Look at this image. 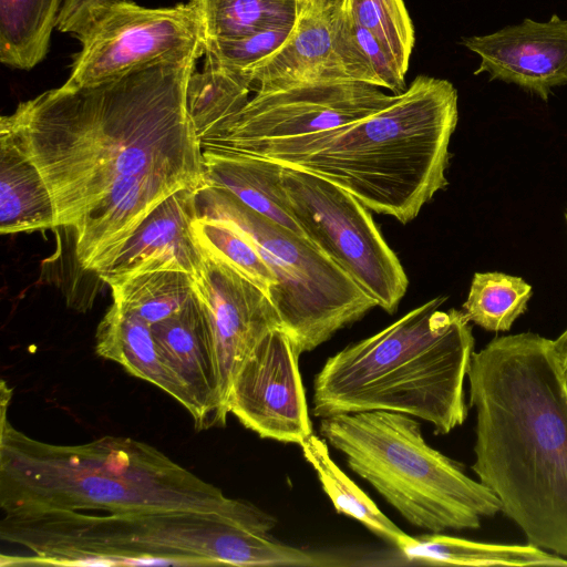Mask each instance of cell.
Segmentation results:
<instances>
[{
  "label": "cell",
  "instance_id": "cell-1",
  "mask_svg": "<svg viewBox=\"0 0 567 567\" xmlns=\"http://www.w3.org/2000/svg\"><path fill=\"white\" fill-rule=\"evenodd\" d=\"M197 63L159 64L93 86L61 85L1 117L47 183L58 227L73 229L101 199L133 182L175 189L205 184L187 105Z\"/></svg>",
  "mask_w": 567,
  "mask_h": 567
},
{
  "label": "cell",
  "instance_id": "cell-2",
  "mask_svg": "<svg viewBox=\"0 0 567 567\" xmlns=\"http://www.w3.org/2000/svg\"><path fill=\"white\" fill-rule=\"evenodd\" d=\"M478 481L527 543L567 558V377L553 340L497 337L473 353Z\"/></svg>",
  "mask_w": 567,
  "mask_h": 567
},
{
  "label": "cell",
  "instance_id": "cell-3",
  "mask_svg": "<svg viewBox=\"0 0 567 567\" xmlns=\"http://www.w3.org/2000/svg\"><path fill=\"white\" fill-rule=\"evenodd\" d=\"M457 118L454 85L417 75L391 104L358 122L226 148L315 173L369 210L408 224L447 185L449 145Z\"/></svg>",
  "mask_w": 567,
  "mask_h": 567
},
{
  "label": "cell",
  "instance_id": "cell-4",
  "mask_svg": "<svg viewBox=\"0 0 567 567\" xmlns=\"http://www.w3.org/2000/svg\"><path fill=\"white\" fill-rule=\"evenodd\" d=\"M446 299L433 298L327 359L313 379L311 413L399 412L431 423L435 434L462 425L475 340L464 311L440 309Z\"/></svg>",
  "mask_w": 567,
  "mask_h": 567
},
{
  "label": "cell",
  "instance_id": "cell-5",
  "mask_svg": "<svg viewBox=\"0 0 567 567\" xmlns=\"http://www.w3.org/2000/svg\"><path fill=\"white\" fill-rule=\"evenodd\" d=\"M230 498L128 437L54 445L17 431L2 413L0 505L6 514L62 511H216Z\"/></svg>",
  "mask_w": 567,
  "mask_h": 567
},
{
  "label": "cell",
  "instance_id": "cell-6",
  "mask_svg": "<svg viewBox=\"0 0 567 567\" xmlns=\"http://www.w3.org/2000/svg\"><path fill=\"white\" fill-rule=\"evenodd\" d=\"M268 516L243 499L216 511L14 514L3 538L33 553L32 564L257 566L268 547Z\"/></svg>",
  "mask_w": 567,
  "mask_h": 567
},
{
  "label": "cell",
  "instance_id": "cell-7",
  "mask_svg": "<svg viewBox=\"0 0 567 567\" xmlns=\"http://www.w3.org/2000/svg\"><path fill=\"white\" fill-rule=\"evenodd\" d=\"M321 436L346 456L411 525L430 533L476 529L502 512L496 495L461 464L430 446L420 423L391 411L337 414L320 421Z\"/></svg>",
  "mask_w": 567,
  "mask_h": 567
},
{
  "label": "cell",
  "instance_id": "cell-8",
  "mask_svg": "<svg viewBox=\"0 0 567 567\" xmlns=\"http://www.w3.org/2000/svg\"><path fill=\"white\" fill-rule=\"evenodd\" d=\"M196 206L198 216L233 223L257 247L277 280L269 298L299 354L378 307L307 237L259 214L228 190L204 184L197 189Z\"/></svg>",
  "mask_w": 567,
  "mask_h": 567
},
{
  "label": "cell",
  "instance_id": "cell-9",
  "mask_svg": "<svg viewBox=\"0 0 567 567\" xmlns=\"http://www.w3.org/2000/svg\"><path fill=\"white\" fill-rule=\"evenodd\" d=\"M290 213L305 236L378 307L393 313L409 280L370 210L352 194L315 173L282 165Z\"/></svg>",
  "mask_w": 567,
  "mask_h": 567
},
{
  "label": "cell",
  "instance_id": "cell-10",
  "mask_svg": "<svg viewBox=\"0 0 567 567\" xmlns=\"http://www.w3.org/2000/svg\"><path fill=\"white\" fill-rule=\"evenodd\" d=\"M76 38L81 50L62 84L66 89L111 82L159 64L200 59L205 53L204 27L189 1L147 8L114 0Z\"/></svg>",
  "mask_w": 567,
  "mask_h": 567
},
{
  "label": "cell",
  "instance_id": "cell-11",
  "mask_svg": "<svg viewBox=\"0 0 567 567\" xmlns=\"http://www.w3.org/2000/svg\"><path fill=\"white\" fill-rule=\"evenodd\" d=\"M396 95L354 81L292 82L257 86L245 106L208 146L302 137L344 126L384 109Z\"/></svg>",
  "mask_w": 567,
  "mask_h": 567
},
{
  "label": "cell",
  "instance_id": "cell-12",
  "mask_svg": "<svg viewBox=\"0 0 567 567\" xmlns=\"http://www.w3.org/2000/svg\"><path fill=\"white\" fill-rule=\"evenodd\" d=\"M244 74L256 87L309 81H354L380 87L354 39L349 0L299 4L284 43Z\"/></svg>",
  "mask_w": 567,
  "mask_h": 567
},
{
  "label": "cell",
  "instance_id": "cell-13",
  "mask_svg": "<svg viewBox=\"0 0 567 567\" xmlns=\"http://www.w3.org/2000/svg\"><path fill=\"white\" fill-rule=\"evenodd\" d=\"M299 357L282 328L270 331L236 372L228 413L262 439L299 445L312 433Z\"/></svg>",
  "mask_w": 567,
  "mask_h": 567
},
{
  "label": "cell",
  "instance_id": "cell-14",
  "mask_svg": "<svg viewBox=\"0 0 567 567\" xmlns=\"http://www.w3.org/2000/svg\"><path fill=\"white\" fill-rule=\"evenodd\" d=\"M203 250V267L193 276L194 291L208 316L227 406L231 381L244 360L270 331L282 326L262 289L220 258Z\"/></svg>",
  "mask_w": 567,
  "mask_h": 567
},
{
  "label": "cell",
  "instance_id": "cell-15",
  "mask_svg": "<svg viewBox=\"0 0 567 567\" xmlns=\"http://www.w3.org/2000/svg\"><path fill=\"white\" fill-rule=\"evenodd\" d=\"M481 58L474 74L514 83L546 101L551 89L567 83V20L553 16L547 22L525 19L486 35L462 40Z\"/></svg>",
  "mask_w": 567,
  "mask_h": 567
},
{
  "label": "cell",
  "instance_id": "cell-16",
  "mask_svg": "<svg viewBox=\"0 0 567 567\" xmlns=\"http://www.w3.org/2000/svg\"><path fill=\"white\" fill-rule=\"evenodd\" d=\"M152 331L164 360L190 398L196 429L225 425L228 411L214 336L195 291L182 310L152 324Z\"/></svg>",
  "mask_w": 567,
  "mask_h": 567
},
{
  "label": "cell",
  "instance_id": "cell-17",
  "mask_svg": "<svg viewBox=\"0 0 567 567\" xmlns=\"http://www.w3.org/2000/svg\"><path fill=\"white\" fill-rule=\"evenodd\" d=\"M198 188L179 189L161 202L140 224L111 265L99 272L109 281L152 270H179L196 275L205 252L193 228Z\"/></svg>",
  "mask_w": 567,
  "mask_h": 567
},
{
  "label": "cell",
  "instance_id": "cell-18",
  "mask_svg": "<svg viewBox=\"0 0 567 567\" xmlns=\"http://www.w3.org/2000/svg\"><path fill=\"white\" fill-rule=\"evenodd\" d=\"M203 157L205 184L228 190L259 214L305 236L289 209L282 164L218 146L204 147Z\"/></svg>",
  "mask_w": 567,
  "mask_h": 567
},
{
  "label": "cell",
  "instance_id": "cell-19",
  "mask_svg": "<svg viewBox=\"0 0 567 567\" xmlns=\"http://www.w3.org/2000/svg\"><path fill=\"white\" fill-rule=\"evenodd\" d=\"M95 351L130 374L156 385L190 414V398L164 360L152 326L135 312L113 301L97 326Z\"/></svg>",
  "mask_w": 567,
  "mask_h": 567
},
{
  "label": "cell",
  "instance_id": "cell-20",
  "mask_svg": "<svg viewBox=\"0 0 567 567\" xmlns=\"http://www.w3.org/2000/svg\"><path fill=\"white\" fill-rule=\"evenodd\" d=\"M55 227L56 212L47 183L13 135L0 126L1 234L31 233Z\"/></svg>",
  "mask_w": 567,
  "mask_h": 567
},
{
  "label": "cell",
  "instance_id": "cell-21",
  "mask_svg": "<svg viewBox=\"0 0 567 567\" xmlns=\"http://www.w3.org/2000/svg\"><path fill=\"white\" fill-rule=\"evenodd\" d=\"M396 549L410 561L430 565L567 567V558L528 543H483L441 533L408 535Z\"/></svg>",
  "mask_w": 567,
  "mask_h": 567
},
{
  "label": "cell",
  "instance_id": "cell-22",
  "mask_svg": "<svg viewBox=\"0 0 567 567\" xmlns=\"http://www.w3.org/2000/svg\"><path fill=\"white\" fill-rule=\"evenodd\" d=\"M63 0H0V61L30 70L47 55Z\"/></svg>",
  "mask_w": 567,
  "mask_h": 567
},
{
  "label": "cell",
  "instance_id": "cell-23",
  "mask_svg": "<svg viewBox=\"0 0 567 567\" xmlns=\"http://www.w3.org/2000/svg\"><path fill=\"white\" fill-rule=\"evenodd\" d=\"M305 460L337 513L349 516L395 548L408 536L332 460L328 442L311 433L300 444Z\"/></svg>",
  "mask_w": 567,
  "mask_h": 567
},
{
  "label": "cell",
  "instance_id": "cell-24",
  "mask_svg": "<svg viewBox=\"0 0 567 567\" xmlns=\"http://www.w3.org/2000/svg\"><path fill=\"white\" fill-rule=\"evenodd\" d=\"M254 84L248 75L208 64L196 69L187 87V105L200 144L214 141L248 102Z\"/></svg>",
  "mask_w": 567,
  "mask_h": 567
},
{
  "label": "cell",
  "instance_id": "cell-25",
  "mask_svg": "<svg viewBox=\"0 0 567 567\" xmlns=\"http://www.w3.org/2000/svg\"><path fill=\"white\" fill-rule=\"evenodd\" d=\"M197 11L205 41L230 40L254 32L293 25L298 0H189Z\"/></svg>",
  "mask_w": 567,
  "mask_h": 567
},
{
  "label": "cell",
  "instance_id": "cell-26",
  "mask_svg": "<svg viewBox=\"0 0 567 567\" xmlns=\"http://www.w3.org/2000/svg\"><path fill=\"white\" fill-rule=\"evenodd\" d=\"M113 301L135 312L151 326L182 310L194 295L193 275L179 270H152L107 282Z\"/></svg>",
  "mask_w": 567,
  "mask_h": 567
},
{
  "label": "cell",
  "instance_id": "cell-27",
  "mask_svg": "<svg viewBox=\"0 0 567 567\" xmlns=\"http://www.w3.org/2000/svg\"><path fill=\"white\" fill-rule=\"evenodd\" d=\"M532 295V286L520 277L476 272L463 309L467 319L481 328L504 332L526 311Z\"/></svg>",
  "mask_w": 567,
  "mask_h": 567
},
{
  "label": "cell",
  "instance_id": "cell-28",
  "mask_svg": "<svg viewBox=\"0 0 567 567\" xmlns=\"http://www.w3.org/2000/svg\"><path fill=\"white\" fill-rule=\"evenodd\" d=\"M199 245L249 279L268 296L276 276L251 239L233 223L197 216L193 223Z\"/></svg>",
  "mask_w": 567,
  "mask_h": 567
},
{
  "label": "cell",
  "instance_id": "cell-29",
  "mask_svg": "<svg viewBox=\"0 0 567 567\" xmlns=\"http://www.w3.org/2000/svg\"><path fill=\"white\" fill-rule=\"evenodd\" d=\"M354 20L371 32L406 73L414 28L403 0H349Z\"/></svg>",
  "mask_w": 567,
  "mask_h": 567
},
{
  "label": "cell",
  "instance_id": "cell-30",
  "mask_svg": "<svg viewBox=\"0 0 567 567\" xmlns=\"http://www.w3.org/2000/svg\"><path fill=\"white\" fill-rule=\"evenodd\" d=\"M292 27H274L237 39L205 41L204 64L244 73L276 51Z\"/></svg>",
  "mask_w": 567,
  "mask_h": 567
},
{
  "label": "cell",
  "instance_id": "cell-31",
  "mask_svg": "<svg viewBox=\"0 0 567 567\" xmlns=\"http://www.w3.org/2000/svg\"><path fill=\"white\" fill-rule=\"evenodd\" d=\"M112 1L114 0H63L56 29L78 37Z\"/></svg>",
  "mask_w": 567,
  "mask_h": 567
},
{
  "label": "cell",
  "instance_id": "cell-32",
  "mask_svg": "<svg viewBox=\"0 0 567 567\" xmlns=\"http://www.w3.org/2000/svg\"><path fill=\"white\" fill-rule=\"evenodd\" d=\"M553 348L567 377V329L553 340Z\"/></svg>",
  "mask_w": 567,
  "mask_h": 567
},
{
  "label": "cell",
  "instance_id": "cell-33",
  "mask_svg": "<svg viewBox=\"0 0 567 567\" xmlns=\"http://www.w3.org/2000/svg\"><path fill=\"white\" fill-rule=\"evenodd\" d=\"M308 1H310V0H298L299 4L308 2ZM327 1H332V0H327Z\"/></svg>",
  "mask_w": 567,
  "mask_h": 567
},
{
  "label": "cell",
  "instance_id": "cell-34",
  "mask_svg": "<svg viewBox=\"0 0 567 567\" xmlns=\"http://www.w3.org/2000/svg\"><path fill=\"white\" fill-rule=\"evenodd\" d=\"M565 218H566V221H567V209H566V213H565Z\"/></svg>",
  "mask_w": 567,
  "mask_h": 567
}]
</instances>
